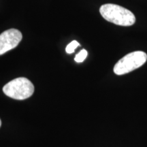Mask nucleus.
Masks as SVG:
<instances>
[{"mask_svg": "<svg viewBox=\"0 0 147 147\" xmlns=\"http://www.w3.org/2000/svg\"><path fill=\"white\" fill-rule=\"evenodd\" d=\"M1 119H0V127H1Z\"/></svg>", "mask_w": 147, "mask_h": 147, "instance_id": "obj_7", "label": "nucleus"}, {"mask_svg": "<svg viewBox=\"0 0 147 147\" xmlns=\"http://www.w3.org/2000/svg\"><path fill=\"white\" fill-rule=\"evenodd\" d=\"M21 32L16 29H10L0 34V55L16 48L21 41Z\"/></svg>", "mask_w": 147, "mask_h": 147, "instance_id": "obj_4", "label": "nucleus"}, {"mask_svg": "<svg viewBox=\"0 0 147 147\" xmlns=\"http://www.w3.org/2000/svg\"><path fill=\"white\" fill-rule=\"evenodd\" d=\"M4 94L10 98L23 100L29 98L34 92V84L29 79L20 77L14 79L3 87Z\"/></svg>", "mask_w": 147, "mask_h": 147, "instance_id": "obj_2", "label": "nucleus"}, {"mask_svg": "<svg viewBox=\"0 0 147 147\" xmlns=\"http://www.w3.org/2000/svg\"><path fill=\"white\" fill-rule=\"evenodd\" d=\"M147 60V55L142 51H135L126 55L115 64L114 72L123 75L134 71L144 65Z\"/></svg>", "mask_w": 147, "mask_h": 147, "instance_id": "obj_3", "label": "nucleus"}, {"mask_svg": "<svg viewBox=\"0 0 147 147\" xmlns=\"http://www.w3.org/2000/svg\"><path fill=\"white\" fill-rule=\"evenodd\" d=\"M102 17L106 21L121 26H131L136 22V17L130 10L113 3L102 5L100 8Z\"/></svg>", "mask_w": 147, "mask_h": 147, "instance_id": "obj_1", "label": "nucleus"}, {"mask_svg": "<svg viewBox=\"0 0 147 147\" xmlns=\"http://www.w3.org/2000/svg\"><path fill=\"white\" fill-rule=\"evenodd\" d=\"M87 57V51L85 49H82L80 53H78V54L75 57L74 60L77 63H81V62L84 61V60L85 59L86 57Z\"/></svg>", "mask_w": 147, "mask_h": 147, "instance_id": "obj_5", "label": "nucleus"}, {"mask_svg": "<svg viewBox=\"0 0 147 147\" xmlns=\"http://www.w3.org/2000/svg\"><path fill=\"white\" fill-rule=\"evenodd\" d=\"M79 45H79L78 42L76 41V40H74V41L71 42V43H69V45L67 46V47H66L65 49L66 53H68V54H71V53L74 52L76 49Z\"/></svg>", "mask_w": 147, "mask_h": 147, "instance_id": "obj_6", "label": "nucleus"}]
</instances>
